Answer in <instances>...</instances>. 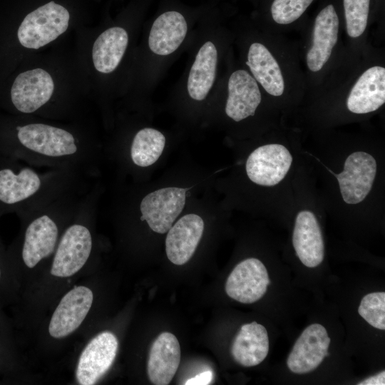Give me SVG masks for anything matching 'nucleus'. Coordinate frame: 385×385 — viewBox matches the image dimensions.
I'll return each mask as SVG.
<instances>
[{
  "instance_id": "1",
  "label": "nucleus",
  "mask_w": 385,
  "mask_h": 385,
  "mask_svg": "<svg viewBox=\"0 0 385 385\" xmlns=\"http://www.w3.org/2000/svg\"><path fill=\"white\" fill-rule=\"evenodd\" d=\"M327 214L342 221L382 220L385 212V148L367 141L302 145Z\"/></svg>"
},
{
  "instance_id": "2",
  "label": "nucleus",
  "mask_w": 385,
  "mask_h": 385,
  "mask_svg": "<svg viewBox=\"0 0 385 385\" xmlns=\"http://www.w3.org/2000/svg\"><path fill=\"white\" fill-rule=\"evenodd\" d=\"M299 140L272 138L250 151L244 163L245 175L257 190L261 211L288 221L294 195L296 177L304 163Z\"/></svg>"
},
{
  "instance_id": "3",
  "label": "nucleus",
  "mask_w": 385,
  "mask_h": 385,
  "mask_svg": "<svg viewBox=\"0 0 385 385\" xmlns=\"http://www.w3.org/2000/svg\"><path fill=\"white\" fill-rule=\"evenodd\" d=\"M80 172L24 165L0 168V203L22 214L87 184Z\"/></svg>"
},
{
  "instance_id": "4",
  "label": "nucleus",
  "mask_w": 385,
  "mask_h": 385,
  "mask_svg": "<svg viewBox=\"0 0 385 385\" xmlns=\"http://www.w3.org/2000/svg\"><path fill=\"white\" fill-rule=\"evenodd\" d=\"M327 215L314 179L305 161L294 182V195L288 221L292 222V246L306 267L319 266L325 256L322 220Z\"/></svg>"
},
{
  "instance_id": "5",
  "label": "nucleus",
  "mask_w": 385,
  "mask_h": 385,
  "mask_svg": "<svg viewBox=\"0 0 385 385\" xmlns=\"http://www.w3.org/2000/svg\"><path fill=\"white\" fill-rule=\"evenodd\" d=\"M69 19L64 6L50 1L26 16L18 29L19 41L26 48L38 49L64 33Z\"/></svg>"
},
{
  "instance_id": "6",
  "label": "nucleus",
  "mask_w": 385,
  "mask_h": 385,
  "mask_svg": "<svg viewBox=\"0 0 385 385\" xmlns=\"http://www.w3.org/2000/svg\"><path fill=\"white\" fill-rule=\"evenodd\" d=\"M186 190L169 187L147 194L140 203V220L157 233L167 232L185 206Z\"/></svg>"
},
{
  "instance_id": "7",
  "label": "nucleus",
  "mask_w": 385,
  "mask_h": 385,
  "mask_svg": "<svg viewBox=\"0 0 385 385\" xmlns=\"http://www.w3.org/2000/svg\"><path fill=\"white\" fill-rule=\"evenodd\" d=\"M118 348V341L111 332L94 337L83 350L76 376L81 385L95 384L111 367Z\"/></svg>"
},
{
  "instance_id": "8",
  "label": "nucleus",
  "mask_w": 385,
  "mask_h": 385,
  "mask_svg": "<svg viewBox=\"0 0 385 385\" xmlns=\"http://www.w3.org/2000/svg\"><path fill=\"white\" fill-rule=\"evenodd\" d=\"M270 280L265 265L255 257L238 263L228 276L225 292L232 299L251 304L262 297Z\"/></svg>"
},
{
  "instance_id": "9",
  "label": "nucleus",
  "mask_w": 385,
  "mask_h": 385,
  "mask_svg": "<svg viewBox=\"0 0 385 385\" xmlns=\"http://www.w3.org/2000/svg\"><path fill=\"white\" fill-rule=\"evenodd\" d=\"M54 83L51 75L41 68L21 73L11 89V99L16 109L26 114L38 111L51 99Z\"/></svg>"
},
{
  "instance_id": "10",
  "label": "nucleus",
  "mask_w": 385,
  "mask_h": 385,
  "mask_svg": "<svg viewBox=\"0 0 385 385\" xmlns=\"http://www.w3.org/2000/svg\"><path fill=\"white\" fill-rule=\"evenodd\" d=\"M93 299L92 291L78 286L68 292L56 307L48 325L50 335L63 338L73 332L87 316Z\"/></svg>"
},
{
  "instance_id": "11",
  "label": "nucleus",
  "mask_w": 385,
  "mask_h": 385,
  "mask_svg": "<svg viewBox=\"0 0 385 385\" xmlns=\"http://www.w3.org/2000/svg\"><path fill=\"white\" fill-rule=\"evenodd\" d=\"M261 102L262 94L254 77L245 70L234 71L227 83V116L236 123L254 117Z\"/></svg>"
},
{
  "instance_id": "12",
  "label": "nucleus",
  "mask_w": 385,
  "mask_h": 385,
  "mask_svg": "<svg viewBox=\"0 0 385 385\" xmlns=\"http://www.w3.org/2000/svg\"><path fill=\"white\" fill-rule=\"evenodd\" d=\"M385 103V68L375 66L359 78L346 98L347 111L354 115L377 111Z\"/></svg>"
},
{
  "instance_id": "13",
  "label": "nucleus",
  "mask_w": 385,
  "mask_h": 385,
  "mask_svg": "<svg viewBox=\"0 0 385 385\" xmlns=\"http://www.w3.org/2000/svg\"><path fill=\"white\" fill-rule=\"evenodd\" d=\"M204 222L195 214H188L179 219L169 229L165 240L168 260L176 265L188 262L193 255L202 237Z\"/></svg>"
},
{
  "instance_id": "14",
  "label": "nucleus",
  "mask_w": 385,
  "mask_h": 385,
  "mask_svg": "<svg viewBox=\"0 0 385 385\" xmlns=\"http://www.w3.org/2000/svg\"><path fill=\"white\" fill-rule=\"evenodd\" d=\"M181 358L180 343L168 332H162L153 342L149 351L147 374L155 385L169 384L174 377Z\"/></svg>"
},
{
  "instance_id": "15",
  "label": "nucleus",
  "mask_w": 385,
  "mask_h": 385,
  "mask_svg": "<svg viewBox=\"0 0 385 385\" xmlns=\"http://www.w3.org/2000/svg\"><path fill=\"white\" fill-rule=\"evenodd\" d=\"M338 31L339 19L334 6L329 4L315 19L312 46L307 55L310 71H319L327 62L337 42Z\"/></svg>"
},
{
  "instance_id": "16",
  "label": "nucleus",
  "mask_w": 385,
  "mask_h": 385,
  "mask_svg": "<svg viewBox=\"0 0 385 385\" xmlns=\"http://www.w3.org/2000/svg\"><path fill=\"white\" fill-rule=\"evenodd\" d=\"M188 32L183 15L175 11L160 14L153 22L148 36L150 50L158 56H168L182 44Z\"/></svg>"
},
{
  "instance_id": "17",
  "label": "nucleus",
  "mask_w": 385,
  "mask_h": 385,
  "mask_svg": "<svg viewBox=\"0 0 385 385\" xmlns=\"http://www.w3.org/2000/svg\"><path fill=\"white\" fill-rule=\"evenodd\" d=\"M268 351L267 329L256 322L241 327L231 347L234 360L245 367L260 364L266 358Z\"/></svg>"
},
{
  "instance_id": "18",
  "label": "nucleus",
  "mask_w": 385,
  "mask_h": 385,
  "mask_svg": "<svg viewBox=\"0 0 385 385\" xmlns=\"http://www.w3.org/2000/svg\"><path fill=\"white\" fill-rule=\"evenodd\" d=\"M217 50L210 41H205L196 53L189 71L187 91L195 101L205 99L216 78Z\"/></svg>"
},
{
  "instance_id": "19",
  "label": "nucleus",
  "mask_w": 385,
  "mask_h": 385,
  "mask_svg": "<svg viewBox=\"0 0 385 385\" xmlns=\"http://www.w3.org/2000/svg\"><path fill=\"white\" fill-rule=\"evenodd\" d=\"M245 63L254 78L267 93L273 96L283 94L284 81L279 64L263 44L253 43L250 45Z\"/></svg>"
},
{
  "instance_id": "20",
  "label": "nucleus",
  "mask_w": 385,
  "mask_h": 385,
  "mask_svg": "<svg viewBox=\"0 0 385 385\" xmlns=\"http://www.w3.org/2000/svg\"><path fill=\"white\" fill-rule=\"evenodd\" d=\"M128 43L127 31L119 26L109 28L96 38L92 50L96 69L102 73L113 72L119 65Z\"/></svg>"
},
{
  "instance_id": "21",
  "label": "nucleus",
  "mask_w": 385,
  "mask_h": 385,
  "mask_svg": "<svg viewBox=\"0 0 385 385\" xmlns=\"http://www.w3.org/2000/svg\"><path fill=\"white\" fill-rule=\"evenodd\" d=\"M165 138L159 130L152 128L139 130L130 146V158L138 167H148L155 163L161 155Z\"/></svg>"
},
{
  "instance_id": "22",
  "label": "nucleus",
  "mask_w": 385,
  "mask_h": 385,
  "mask_svg": "<svg viewBox=\"0 0 385 385\" xmlns=\"http://www.w3.org/2000/svg\"><path fill=\"white\" fill-rule=\"evenodd\" d=\"M370 0H344L347 34L359 37L366 27Z\"/></svg>"
},
{
  "instance_id": "23",
  "label": "nucleus",
  "mask_w": 385,
  "mask_h": 385,
  "mask_svg": "<svg viewBox=\"0 0 385 385\" xmlns=\"http://www.w3.org/2000/svg\"><path fill=\"white\" fill-rule=\"evenodd\" d=\"M359 315L370 325L385 329V292H372L365 295L358 308Z\"/></svg>"
},
{
  "instance_id": "24",
  "label": "nucleus",
  "mask_w": 385,
  "mask_h": 385,
  "mask_svg": "<svg viewBox=\"0 0 385 385\" xmlns=\"http://www.w3.org/2000/svg\"><path fill=\"white\" fill-rule=\"evenodd\" d=\"M313 0H274L271 6L273 20L279 24H289L298 19Z\"/></svg>"
},
{
  "instance_id": "25",
  "label": "nucleus",
  "mask_w": 385,
  "mask_h": 385,
  "mask_svg": "<svg viewBox=\"0 0 385 385\" xmlns=\"http://www.w3.org/2000/svg\"><path fill=\"white\" fill-rule=\"evenodd\" d=\"M213 375L211 371L201 372L195 376L188 379L185 385H207L210 384L212 380Z\"/></svg>"
},
{
  "instance_id": "26",
  "label": "nucleus",
  "mask_w": 385,
  "mask_h": 385,
  "mask_svg": "<svg viewBox=\"0 0 385 385\" xmlns=\"http://www.w3.org/2000/svg\"><path fill=\"white\" fill-rule=\"evenodd\" d=\"M359 385H384L385 371H381L378 374L370 376L358 383Z\"/></svg>"
},
{
  "instance_id": "27",
  "label": "nucleus",
  "mask_w": 385,
  "mask_h": 385,
  "mask_svg": "<svg viewBox=\"0 0 385 385\" xmlns=\"http://www.w3.org/2000/svg\"><path fill=\"white\" fill-rule=\"evenodd\" d=\"M4 279V270H3V267L1 265V263L0 262V282H1Z\"/></svg>"
},
{
  "instance_id": "28",
  "label": "nucleus",
  "mask_w": 385,
  "mask_h": 385,
  "mask_svg": "<svg viewBox=\"0 0 385 385\" xmlns=\"http://www.w3.org/2000/svg\"><path fill=\"white\" fill-rule=\"evenodd\" d=\"M0 361H1V354H0Z\"/></svg>"
}]
</instances>
